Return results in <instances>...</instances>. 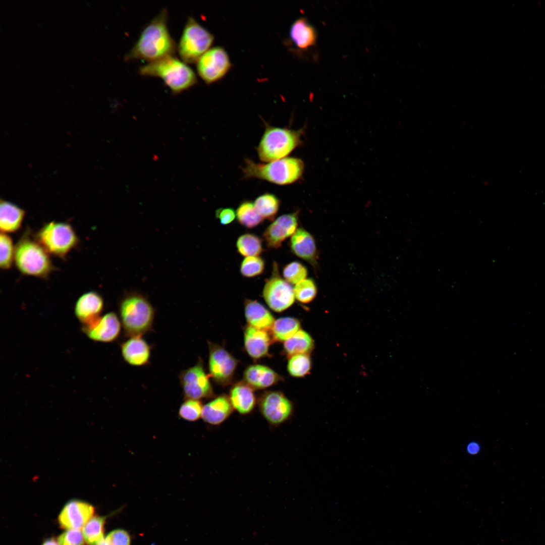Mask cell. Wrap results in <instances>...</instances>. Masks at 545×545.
<instances>
[{"label":"cell","mask_w":545,"mask_h":545,"mask_svg":"<svg viewBox=\"0 0 545 545\" xmlns=\"http://www.w3.org/2000/svg\"><path fill=\"white\" fill-rule=\"evenodd\" d=\"M121 329L120 321L114 312H108L100 316L92 323L83 326V331L91 340L103 343L114 341L119 337Z\"/></svg>","instance_id":"2e32d148"},{"label":"cell","mask_w":545,"mask_h":545,"mask_svg":"<svg viewBox=\"0 0 545 545\" xmlns=\"http://www.w3.org/2000/svg\"><path fill=\"white\" fill-rule=\"evenodd\" d=\"M280 200L274 194L265 193L258 196L254 202L255 208L263 219L272 221L278 212Z\"/></svg>","instance_id":"f1b7e54d"},{"label":"cell","mask_w":545,"mask_h":545,"mask_svg":"<svg viewBox=\"0 0 545 545\" xmlns=\"http://www.w3.org/2000/svg\"><path fill=\"white\" fill-rule=\"evenodd\" d=\"M289 37L291 42L296 48L300 51H306L315 46L317 33L308 20L301 17L292 24Z\"/></svg>","instance_id":"d6986e66"},{"label":"cell","mask_w":545,"mask_h":545,"mask_svg":"<svg viewBox=\"0 0 545 545\" xmlns=\"http://www.w3.org/2000/svg\"><path fill=\"white\" fill-rule=\"evenodd\" d=\"M233 409L229 398L220 396L203 406L202 418L209 424L217 425L231 415Z\"/></svg>","instance_id":"7402d4cb"},{"label":"cell","mask_w":545,"mask_h":545,"mask_svg":"<svg viewBox=\"0 0 545 545\" xmlns=\"http://www.w3.org/2000/svg\"><path fill=\"white\" fill-rule=\"evenodd\" d=\"M98 545H107L105 541V538L102 540Z\"/></svg>","instance_id":"ee69618b"},{"label":"cell","mask_w":545,"mask_h":545,"mask_svg":"<svg viewBox=\"0 0 545 545\" xmlns=\"http://www.w3.org/2000/svg\"><path fill=\"white\" fill-rule=\"evenodd\" d=\"M290 247L292 252L312 265L317 259V251L313 236L303 228L298 229L291 236Z\"/></svg>","instance_id":"ac0fdd59"},{"label":"cell","mask_w":545,"mask_h":545,"mask_svg":"<svg viewBox=\"0 0 545 545\" xmlns=\"http://www.w3.org/2000/svg\"><path fill=\"white\" fill-rule=\"evenodd\" d=\"M42 545H60L58 540L54 538H50L46 540Z\"/></svg>","instance_id":"7bdbcfd3"},{"label":"cell","mask_w":545,"mask_h":545,"mask_svg":"<svg viewBox=\"0 0 545 545\" xmlns=\"http://www.w3.org/2000/svg\"><path fill=\"white\" fill-rule=\"evenodd\" d=\"M311 367V360L307 354H297L290 357L287 369L292 376L303 377L309 372Z\"/></svg>","instance_id":"836d02e7"},{"label":"cell","mask_w":545,"mask_h":545,"mask_svg":"<svg viewBox=\"0 0 545 545\" xmlns=\"http://www.w3.org/2000/svg\"><path fill=\"white\" fill-rule=\"evenodd\" d=\"M283 275L289 283L296 285L305 279L307 276V269L302 263L293 261L284 267Z\"/></svg>","instance_id":"74e56055"},{"label":"cell","mask_w":545,"mask_h":545,"mask_svg":"<svg viewBox=\"0 0 545 545\" xmlns=\"http://www.w3.org/2000/svg\"><path fill=\"white\" fill-rule=\"evenodd\" d=\"M107 545H130L129 533L123 529H115L110 532L105 538Z\"/></svg>","instance_id":"ab89813d"},{"label":"cell","mask_w":545,"mask_h":545,"mask_svg":"<svg viewBox=\"0 0 545 545\" xmlns=\"http://www.w3.org/2000/svg\"><path fill=\"white\" fill-rule=\"evenodd\" d=\"M0 249V267L4 270L9 269L14 263L15 245L8 234L1 233Z\"/></svg>","instance_id":"d6a6232c"},{"label":"cell","mask_w":545,"mask_h":545,"mask_svg":"<svg viewBox=\"0 0 545 545\" xmlns=\"http://www.w3.org/2000/svg\"><path fill=\"white\" fill-rule=\"evenodd\" d=\"M279 270L278 265L274 262L271 276L264 284L262 296L270 309L280 312L290 307L295 297L293 287L281 277Z\"/></svg>","instance_id":"9c48e42d"},{"label":"cell","mask_w":545,"mask_h":545,"mask_svg":"<svg viewBox=\"0 0 545 545\" xmlns=\"http://www.w3.org/2000/svg\"><path fill=\"white\" fill-rule=\"evenodd\" d=\"M209 345L210 375L218 384L227 385L233 377L238 362L223 347L211 343Z\"/></svg>","instance_id":"4fadbf2b"},{"label":"cell","mask_w":545,"mask_h":545,"mask_svg":"<svg viewBox=\"0 0 545 545\" xmlns=\"http://www.w3.org/2000/svg\"><path fill=\"white\" fill-rule=\"evenodd\" d=\"M264 261L258 256L246 257L242 261L240 270L245 277L251 278L261 275L264 269Z\"/></svg>","instance_id":"8d00e7d4"},{"label":"cell","mask_w":545,"mask_h":545,"mask_svg":"<svg viewBox=\"0 0 545 545\" xmlns=\"http://www.w3.org/2000/svg\"><path fill=\"white\" fill-rule=\"evenodd\" d=\"M168 16L167 10L163 9L146 25L125 56L126 61L144 60L149 63L174 56L177 46L168 29Z\"/></svg>","instance_id":"6da1fadb"},{"label":"cell","mask_w":545,"mask_h":545,"mask_svg":"<svg viewBox=\"0 0 545 545\" xmlns=\"http://www.w3.org/2000/svg\"><path fill=\"white\" fill-rule=\"evenodd\" d=\"M247 384L255 389H264L270 387L281 379L280 376L270 368L259 364L248 367L244 373Z\"/></svg>","instance_id":"d4e9b609"},{"label":"cell","mask_w":545,"mask_h":545,"mask_svg":"<svg viewBox=\"0 0 545 545\" xmlns=\"http://www.w3.org/2000/svg\"><path fill=\"white\" fill-rule=\"evenodd\" d=\"M50 255L35 238L25 235L15 245L14 263L24 275L45 279L53 269Z\"/></svg>","instance_id":"5b68a950"},{"label":"cell","mask_w":545,"mask_h":545,"mask_svg":"<svg viewBox=\"0 0 545 545\" xmlns=\"http://www.w3.org/2000/svg\"><path fill=\"white\" fill-rule=\"evenodd\" d=\"M139 73L161 78L173 93L189 89L197 83L193 70L184 62L170 56L141 66Z\"/></svg>","instance_id":"7a4b0ae2"},{"label":"cell","mask_w":545,"mask_h":545,"mask_svg":"<svg viewBox=\"0 0 545 545\" xmlns=\"http://www.w3.org/2000/svg\"><path fill=\"white\" fill-rule=\"evenodd\" d=\"M121 353L128 364L140 366L148 362L150 347L141 336L132 337L122 344Z\"/></svg>","instance_id":"ffe728a7"},{"label":"cell","mask_w":545,"mask_h":545,"mask_svg":"<svg viewBox=\"0 0 545 545\" xmlns=\"http://www.w3.org/2000/svg\"><path fill=\"white\" fill-rule=\"evenodd\" d=\"M298 212L285 214L276 219L265 229L263 238L269 248L278 249L297 230Z\"/></svg>","instance_id":"9a60e30c"},{"label":"cell","mask_w":545,"mask_h":545,"mask_svg":"<svg viewBox=\"0 0 545 545\" xmlns=\"http://www.w3.org/2000/svg\"><path fill=\"white\" fill-rule=\"evenodd\" d=\"M239 253L246 256H257L263 251L261 240L256 235L250 233L243 234L236 242Z\"/></svg>","instance_id":"4dcf8cb0"},{"label":"cell","mask_w":545,"mask_h":545,"mask_svg":"<svg viewBox=\"0 0 545 545\" xmlns=\"http://www.w3.org/2000/svg\"><path fill=\"white\" fill-rule=\"evenodd\" d=\"M179 379L184 397L186 399L199 400L210 398L213 395L208 376L205 373L201 362L183 370L179 375Z\"/></svg>","instance_id":"8fae6325"},{"label":"cell","mask_w":545,"mask_h":545,"mask_svg":"<svg viewBox=\"0 0 545 545\" xmlns=\"http://www.w3.org/2000/svg\"><path fill=\"white\" fill-rule=\"evenodd\" d=\"M229 400L234 409L242 415L251 413L256 400L251 387L246 384H238L230 392Z\"/></svg>","instance_id":"484cf974"},{"label":"cell","mask_w":545,"mask_h":545,"mask_svg":"<svg viewBox=\"0 0 545 545\" xmlns=\"http://www.w3.org/2000/svg\"><path fill=\"white\" fill-rule=\"evenodd\" d=\"M302 133V129L267 126L257 149L259 158L265 162L283 158L301 144Z\"/></svg>","instance_id":"8992f818"},{"label":"cell","mask_w":545,"mask_h":545,"mask_svg":"<svg viewBox=\"0 0 545 545\" xmlns=\"http://www.w3.org/2000/svg\"><path fill=\"white\" fill-rule=\"evenodd\" d=\"M104 307L101 296L95 291H88L80 296L74 307L75 314L83 326L89 324L99 317Z\"/></svg>","instance_id":"e0dca14e"},{"label":"cell","mask_w":545,"mask_h":545,"mask_svg":"<svg viewBox=\"0 0 545 545\" xmlns=\"http://www.w3.org/2000/svg\"><path fill=\"white\" fill-rule=\"evenodd\" d=\"M202 409L200 400L186 399L179 408V415L186 420L195 421L202 417Z\"/></svg>","instance_id":"d590c367"},{"label":"cell","mask_w":545,"mask_h":545,"mask_svg":"<svg viewBox=\"0 0 545 545\" xmlns=\"http://www.w3.org/2000/svg\"><path fill=\"white\" fill-rule=\"evenodd\" d=\"M94 507L80 500H73L64 506L58 517L60 527L66 529H80L93 517Z\"/></svg>","instance_id":"5bb4252c"},{"label":"cell","mask_w":545,"mask_h":545,"mask_svg":"<svg viewBox=\"0 0 545 545\" xmlns=\"http://www.w3.org/2000/svg\"><path fill=\"white\" fill-rule=\"evenodd\" d=\"M244 312L249 325L258 329L269 330L275 321L271 313L255 300H245Z\"/></svg>","instance_id":"cb8c5ba5"},{"label":"cell","mask_w":545,"mask_h":545,"mask_svg":"<svg viewBox=\"0 0 545 545\" xmlns=\"http://www.w3.org/2000/svg\"><path fill=\"white\" fill-rule=\"evenodd\" d=\"M313 347V341L305 331L300 330L292 337L284 342V348L290 357L297 354H307Z\"/></svg>","instance_id":"4316f807"},{"label":"cell","mask_w":545,"mask_h":545,"mask_svg":"<svg viewBox=\"0 0 545 545\" xmlns=\"http://www.w3.org/2000/svg\"><path fill=\"white\" fill-rule=\"evenodd\" d=\"M304 169L303 161L298 158L286 157L266 164L246 159L243 172L245 178H256L284 185L298 180Z\"/></svg>","instance_id":"277c9868"},{"label":"cell","mask_w":545,"mask_h":545,"mask_svg":"<svg viewBox=\"0 0 545 545\" xmlns=\"http://www.w3.org/2000/svg\"><path fill=\"white\" fill-rule=\"evenodd\" d=\"M479 450V447L475 444H470L468 447V452L474 454L476 453Z\"/></svg>","instance_id":"b9f144b4"},{"label":"cell","mask_w":545,"mask_h":545,"mask_svg":"<svg viewBox=\"0 0 545 545\" xmlns=\"http://www.w3.org/2000/svg\"><path fill=\"white\" fill-rule=\"evenodd\" d=\"M271 339L267 332L250 325L244 331V346L248 354L254 359L266 356Z\"/></svg>","instance_id":"44dd1931"},{"label":"cell","mask_w":545,"mask_h":545,"mask_svg":"<svg viewBox=\"0 0 545 545\" xmlns=\"http://www.w3.org/2000/svg\"><path fill=\"white\" fill-rule=\"evenodd\" d=\"M300 323L297 319L286 317L276 320L270 330L275 340L285 342L300 330Z\"/></svg>","instance_id":"83f0119b"},{"label":"cell","mask_w":545,"mask_h":545,"mask_svg":"<svg viewBox=\"0 0 545 545\" xmlns=\"http://www.w3.org/2000/svg\"><path fill=\"white\" fill-rule=\"evenodd\" d=\"M236 214L232 208H221L215 211V216L223 225H228L235 220Z\"/></svg>","instance_id":"60d3db41"},{"label":"cell","mask_w":545,"mask_h":545,"mask_svg":"<svg viewBox=\"0 0 545 545\" xmlns=\"http://www.w3.org/2000/svg\"><path fill=\"white\" fill-rule=\"evenodd\" d=\"M214 40L213 35L194 18L189 17L184 27L177 50L186 64L197 62Z\"/></svg>","instance_id":"ba28073f"},{"label":"cell","mask_w":545,"mask_h":545,"mask_svg":"<svg viewBox=\"0 0 545 545\" xmlns=\"http://www.w3.org/2000/svg\"><path fill=\"white\" fill-rule=\"evenodd\" d=\"M236 214L239 223L248 228L258 226L263 220L256 211L254 203L249 201L242 202L237 208Z\"/></svg>","instance_id":"1f68e13d"},{"label":"cell","mask_w":545,"mask_h":545,"mask_svg":"<svg viewBox=\"0 0 545 545\" xmlns=\"http://www.w3.org/2000/svg\"><path fill=\"white\" fill-rule=\"evenodd\" d=\"M259 411L266 421L278 426L289 419L293 412L292 402L281 392L265 393L259 401Z\"/></svg>","instance_id":"7c38bea8"},{"label":"cell","mask_w":545,"mask_h":545,"mask_svg":"<svg viewBox=\"0 0 545 545\" xmlns=\"http://www.w3.org/2000/svg\"><path fill=\"white\" fill-rule=\"evenodd\" d=\"M231 66L229 57L222 47L215 46L207 50L197 61L198 75L207 84L222 78Z\"/></svg>","instance_id":"30bf717a"},{"label":"cell","mask_w":545,"mask_h":545,"mask_svg":"<svg viewBox=\"0 0 545 545\" xmlns=\"http://www.w3.org/2000/svg\"><path fill=\"white\" fill-rule=\"evenodd\" d=\"M119 312L127 336H141L152 328L155 311L142 295L136 293L126 295L120 303Z\"/></svg>","instance_id":"3957f363"},{"label":"cell","mask_w":545,"mask_h":545,"mask_svg":"<svg viewBox=\"0 0 545 545\" xmlns=\"http://www.w3.org/2000/svg\"><path fill=\"white\" fill-rule=\"evenodd\" d=\"M35 239L49 253L65 258L78 244L79 238L73 228L66 222L52 221L37 232Z\"/></svg>","instance_id":"52a82bcc"},{"label":"cell","mask_w":545,"mask_h":545,"mask_svg":"<svg viewBox=\"0 0 545 545\" xmlns=\"http://www.w3.org/2000/svg\"><path fill=\"white\" fill-rule=\"evenodd\" d=\"M60 545H84V538L81 529H68L58 537Z\"/></svg>","instance_id":"f35d334b"},{"label":"cell","mask_w":545,"mask_h":545,"mask_svg":"<svg viewBox=\"0 0 545 545\" xmlns=\"http://www.w3.org/2000/svg\"><path fill=\"white\" fill-rule=\"evenodd\" d=\"M293 289L295 298L302 303L310 302L317 294L316 286L311 279H305L295 285Z\"/></svg>","instance_id":"e575fe53"},{"label":"cell","mask_w":545,"mask_h":545,"mask_svg":"<svg viewBox=\"0 0 545 545\" xmlns=\"http://www.w3.org/2000/svg\"><path fill=\"white\" fill-rule=\"evenodd\" d=\"M25 211L15 204L1 200L0 229L1 233L10 234L18 231L22 225Z\"/></svg>","instance_id":"603a6c76"},{"label":"cell","mask_w":545,"mask_h":545,"mask_svg":"<svg viewBox=\"0 0 545 545\" xmlns=\"http://www.w3.org/2000/svg\"><path fill=\"white\" fill-rule=\"evenodd\" d=\"M105 517H92L82 528L85 542L88 545H98L104 538Z\"/></svg>","instance_id":"f546056e"}]
</instances>
